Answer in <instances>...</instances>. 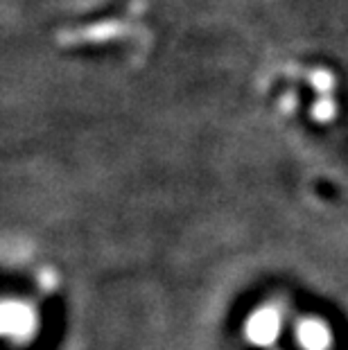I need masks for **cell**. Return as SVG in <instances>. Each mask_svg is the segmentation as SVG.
Listing matches in <instances>:
<instances>
[{
  "mask_svg": "<svg viewBox=\"0 0 348 350\" xmlns=\"http://www.w3.org/2000/svg\"><path fill=\"white\" fill-rule=\"evenodd\" d=\"M299 344L306 350H325L330 346V330L328 325L317 321V319H308L299 325Z\"/></svg>",
  "mask_w": 348,
  "mask_h": 350,
  "instance_id": "7a4b0ae2",
  "label": "cell"
},
{
  "mask_svg": "<svg viewBox=\"0 0 348 350\" xmlns=\"http://www.w3.org/2000/svg\"><path fill=\"white\" fill-rule=\"evenodd\" d=\"M278 314L269 308L258 310L254 317L247 321V337L254 341L256 346H269L278 334Z\"/></svg>",
  "mask_w": 348,
  "mask_h": 350,
  "instance_id": "6da1fadb",
  "label": "cell"
},
{
  "mask_svg": "<svg viewBox=\"0 0 348 350\" xmlns=\"http://www.w3.org/2000/svg\"><path fill=\"white\" fill-rule=\"evenodd\" d=\"M3 319H5V330L12 334H27L32 330V312L23 305H12L7 303L3 310Z\"/></svg>",
  "mask_w": 348,
  "mask_h": 350,
  "instance_id": "3957f363",
  "label": "cell"
}]
</instances>
